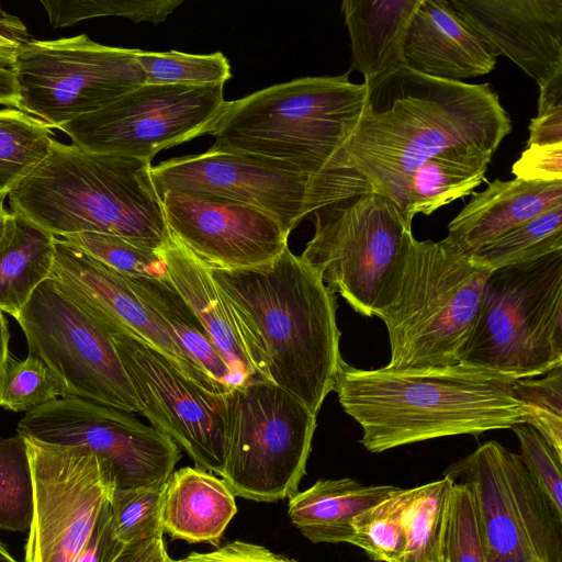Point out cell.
<instances>
[{"mask_svg": "<svg viewBox=\"0 0 562 562\" xmlns=\"http://www.w3.org/2000/svg\"><path fill=\"white\" fill-rule=\"evenodd\" d=\"M360 117L307 179L304 213L372 192L443 151L493 157L512 131L490 83L434 78L401 66L370 85Z\"/></svg>", "mask_w": 562, "mask_h": 562, "instance_id": "obj_1", "label": "cell"}, {"mask_svg": "<svg viewBox=\"0 0 562 562\" xmlns=\"http://www.w3.org/2000/svg\"><path fill=\"white\" fill-rule=\"evenodd\" d=\"M516 379L463 363L394 371L358 369L341 360L333 391L362 429L360 442L383 452L430 439L528 423L514 396Z\"/></svg>", "mask_w": 562, "mask_h": 562, "instance_id": "obj_2", "label": "cell"}, {"mask_svg": "<svg viewBox=\"0 0 562 562\" xmlns=\"http://www.w3.org/2000/svg\"><path fill=\"white\" fill-rule=\"evenodd\" d=\"M209 271L255 342L265 380L317 415L342 360L336 293L289 247L262 266Z\"/></svg>", "mask_w": 562, "mask_h": 562, "instance_id": "obj_3", "label": "cell"}, {"mask_svg": "<svg viewBox=\"0 0 562 562\" xmlns=\"http://www.w3.org/2000/svg\"><path fill=\"white\" fill-rule=\"evenodd\" d=\"M151 161L54 140L48 157L10 194L12 212L55 237L116 235L162 250L171 240Z\"/></svg>", "mask_w": 562, "mask_h": 562, "instance_id": "obj_4", "label": "cell"}, {"mask_svg": "<svg viewBox=\"0 0 562 562\" xmlns=\"http://www.w3.org/2000/svg\"><path fill=\"white\" fill-rule=\"evenodd\" d=\"M491 271L448 237L420 241L412 233L374 311L389 335L385 368L459 363Z\"/></svg>", "mask_w": 562, "mask_h": 562, "instance_id": "obj_5", "label": "cell"}, {"mask_svg": "<svg viewBox=\"0 0 562 562\" xmlns=\"http://www.w3.org/2000/svg\"><path fill=\"white\" fill-rule=\"evenodd\" d=\"M348 74L305 77L228 101L214 145L299 173L316 175L355 128L367 87Z\"/></svg>", "mask_w": 562, "mask_h": 562, "instance_id": "obj_6", "label": "cell"}, {"mask_svg": "<svg viewBox=\"0 0 562 562\" xmlns=\"http://www.w3.org/2000/svg\"><path fill=\"white\" fill-rule=\"evenodd\" d=\"M459 362L513 379L562 364V250L490 272Z\"/></svg>", "mask_w": 562, "mask_h": 562, "instance_id": "obj_7", "label": "cell"}, {"mask_svg": "<svg viewBox=\"0 0 562 562\" xmlns=\"http://www.w3.org/2000/svg\"><path fill=\"white\" fill-rule=\"evenodd\" d=\"M316 416L269 381L251 380L225 393L221 477L233 494L256 502L295 494L306 472Z\"/></svg>", "mask_w": 562, "mask_h": 562, "instance_id": "obj_8", "label": "cell"}, {"mask_svg": "<svg viewBox=\"0 0 562 562\" xmlns=\"http://www.w3.org/2000/svg\"><path fill=\"white\" fill-rule=\"evenodd\" d=\"M313 215L314 235L300 257L356 312L374 316L412 224L376 192L325 205Z\"/></svg>", "mask_w": 562, "mask_h": 562, "instance_id": "obj_9", "label": "cell"}, {"mask_svg": "<svg viewBox=\"0 0 562 562\" xmlns=\"http://www.w3.org/2000/svg\"><path fill=\"white\" fill-rule=\"evenodd\" d=\"M13 69L18 109L49 128L97 112L145 83L136 49L102 45L86 34L30 41L19 50Z\"/></svg>", "mask_w": 562, "mask_h": 562, "instance_id": "obj_10", "label": "cell"}, {"mask_svg": "<svg viewBox=\"0 0 562 562\" xmlns=\"http://www.w3.org/2000/svg\"><path fill=\"white\" fill-rule=\"evenodd\" d=\"M29 346L58 382L76 396L126 413L140 406L108 334L48 278L14 317Z\"/></svg>", "mask_w": 562, "mask_h": 562, "instance_id": "obj_11", "label": "cell"}, {"mask_svg": "<svg viewBox=\"0 0 562 562\" xmlns=\"http://www.w3.org/2000/svg\"><path fill=\"white\" fill-rule=\"evenodd\" d=\"M224 85H142L58 130L92 153L151 161L160 150L211 134L227 106Z\"/></svg>", "mask_w": 562, "mask_h": 562, "instance_id": "obj_12", "label": "cell"}, {"mask_svg": "<svg viewBox=\"0 0 562 562\" xmlns=\"http://www.w3.org/2000/svg\"><path fill=\"white\" fill-rule=\"evenodd\" d=\"M23 438L33 479L24 562H76L115 488L113 473L83 447Z\"/></svg>", "mask_w": 562, "mask_h": 562, "instance_id": "obj_13", "label": "cell"}, {"mask_svg": "<svg viewBox=\"0 0 562 562\" xmlns=\"http://www.w3.org/2000/svg\"><path fill=\"white\" fill-rule=\"evenodd\" d=\"M16 430L43 442L86 448L110 467L120 490L165 484L181 459L179 446L154 426L76 396L25 413Z\"/></svg>", "mask_w": 562, "mask_h": 562, "instance_id": "obj_14", "label": "cell"}, {"mask_svg": "<svg viewBox=\"0 0 562 562\" xmlns=\"http://www.w3.org/2000/svg\"><path fill=\"white\" fill-rule=\"evenodd\" d=\"M82 308L110 337L134 389L140 414L181 447L196 468L222 476L224 395L204 391L146 342L105 317Z\"/></svg>", "mask_w": 562, "mask_h": 562, "instance_id": "obj_15", "label": "cell"}, {"mask_svg": "<svg viewBox=\"0 0 562 562\" xmlns=\"http://www.w3.org/2000/svg\"><path fill=\"white\" fill-rule=\"evenodd\" d=\"M160 199L171 238L209 269L262 266L288 247L290 233L254 206L181 191H167Z\"/></svg>", "mask_w": 562, "mask_h": 562, "instance_id": "obj_16", "label": "cell"}, {"mask_svg": "<svg viewBox=\"0 0 562 562\" xmlns=\"http://www.w3.org/2000/svg\"><path fill=\"white\" fill-rule=\"evenodd\" d=\"M150 173L159 196L167 191L221 196L266 212L289 233L306 216L307 177L214 144L203 154L151 166Z\"/></svg>", "mask_w": 562, "mask_h": 562, "instance_id": "obj_17", "label": "cell"}, {"mask_svg": "<svg viewBox=\"0 0 562 562\" xmlns=\"http://www.w3.org/2000/svg\"><path fill=\"white\" fill-rule=\"evenodd\" d=\"M49 278L76 303L146 342L204 391L223 396L231 390L214 381L182 352L124 277L58 237L54 243Z\"/></svg>", "mask_w": 562, "mask_h": 562, "instance_id": "obj_18", "label": "cell"}, {"mask_svg": "<svg viewBox=\"0 0 562 562\" xmlns=\"http://www.w3.org/2000/svg\"><path fill=\"white\" fill-rule=\"evenodd\" d=\"M539 88L562 74V0H449Z\"/></svg>", "mask_w": 562, "mask_h": 562, "instance_id": "obj_19", "label": "cell"}, {"mask_svg": "<svg viewBox=\"0 0 562 562\" xmlns=\"http://www.w3.org/2000/svg\"><path fill=\"white\" fill-rule=\"evenodd\" d=\"M497 57L449 0H420L403 43L406 67L434 78L462 81L490 74Z\"/></svg>", "mask_w": 562, "mask_h": 562, "instance_id": "obj_20", "label": "cell"}, {"mask_svg": "<svg viewBox=\"0 0 562 562\" xmlns=\"http://www.w3.org/2000/svg\"><path fill=\"white\" fill-rule=\"evenodd\" d=\"M161 255L170 283L203 325L226 362L235 385L265 380L262 360L255 342L209 269L172 238Z\"/></svg>", "mask_w": 562, "mask_h": 562, "instance_id": "obj_21", "label": "cell"}, {"mask_svg": "<svg viewBox=\"0 0 562 562\" xmlns=\"http://www.w3.org/2000/svg\"><path fill=\"white\" fill-rule=\"evenodd\" d=\"M562 207V180L488 182L448 225V238L472 254L541 214Z\"/></svg>", "mask_w": 562, "mask_h": 562, "instance_id": "obj_22", "label": "cell"}, {"mask_svg": "<svg viewBox=\"0 0 562 562\" xmlns=\"http://www.w3.org/2000/svg\"><path fill=\"white\" fill-rule=\"evenodd\" d=\"M502 445L486 441L443 472L471 488L487 562H536L514 512L506 486Z\"/></svg>", "mask_w": 562, "mask_h": 562, "instance_id": "obj_23", "label": "cell"}, {"mask_svg": "<svg viewBox=\"0 0 562 562\" xmlns=\"http://www.w3.org/2000/svg\"><path fill=\"white\" fill-rule=\"evenodd\" d=\"M236 512L226 483L203 469L182 468L166 482L161 522L172 539L216 544Z\"/></svg>", "mask_w": 562, "mask_h": 562, "instance_id": "obj_24", "label": "cell"}, {"mask_svg": "<svg viewBox=\"0 0 562 562\" xmlns=\"http://www.w3.org/2000/svg\"><path fill=\"white\" fill-rule=\"evenodd\" d=\"M491 160V157L469 151H443L413 171L385 181L372 192L387 198L412 224L415 215H429L472 193L484 180Z\"/></svg>", "mask_w": 562, "mask_h": 562, "instance_id": "obj_25", "label": "cell"}, {"mask_svg": "<svg viewBox=\"0 0 562 562\" xmlns=\"http://www.w3.org/2000/svg\"><path fill=\"white\" fill-rule=\"evenodd\" d=\"M420 0H345L341 3L351 43L350 71L370 85L404 66L403 43Z\"/></svg>", "mask_w": 562, "mask_h": 562, "instance_id": "obj_26", "label": "cell"}, {"mask_svg": "<svg viewBox=\"0 0 562 562\" xmlns=\"http://www.w3.org/2000/svg\"><path fill=\"white\" fill-rule=\"evenodd\" d=\"M398 487L363 485L350 479L318 480L289 497L292 524L313 543H349L353 519Z\"/></svg>", "mask_w": 562, "mask_h": 562, "instance_id": "obj_27", "label": "cell"}, {"mask_svg": "<svg viewBox=\"0 0 562 562\" xmlns=\"http://www.w3.org/2000/svg\"><path fill=\"white\" fill-rule=\"evenodd\" d=\"M125 280L189 359L221 385L227 389L236 386L226 362L210 340L203 325L169 279Z\"/></svg>", "mask_w": 562, "mask_h": 562, "instance_id": "obj_28", "label": "cell"}, {"mask_svg": "<svg viewBox=\"0 0 562 562\" xmlns=\"http://www.w3.org/2000/svg\"><path fill=\"white\" fill-rule=\"evenodd\" d=\"M501 460L514 512L536 562H562V512L528 471L519 453L502 446Z\"/></svg>", "mask_w": 562, "mask_h": 562, "instance_id": "obj_29", "label": "cell"}, {"mask_svg": "<svg viewBox=\"0 0 562 562\" xmlns=\"http://www.w3.org/2000/svg\"><path fill=\"white\" fill-rule=\"evenodd\" d=\"M18 215V214H16ZM55 236L18 215L12 244L0 252V311L15 317L50 276Z\"/></svg>", "mask_w": 562, "mask_h": 562, "instance_id": "obj_30", "label": "cell"}, {"mask_svg": "<svg viewBox=\"0 0 562 562\" xmlns=\"http://www.w3.org/2000/svg\"><path fill=\"white\" fill-rule=\"evenodd\" d=\"M453 481L448 476L405 490L402 521L406 539L401 562H443Z\"/></svg>", "mask_w": 562, "mask_h": 562, "instance_id": "obj_31", "label": "cell"}, {"mask_svg": "<svg viewBox=\"0 0 562 562\" xmlns=\"http://www.w3.org/2000/svg\"><path fill=\"white\" fill-rule=\"evenodd\" d=\"M54 138L42 121L19 109H0V201L50 154Z\"/></svg>", "mask_w": 562, "mask_h": 562, "instance_id": "obj_32", "label": "cell"}, {"mask_svg": "<svg viewBox=\"0 0 562 562\" xmlns=\"http://www.w3.org/2000/svg\"><path fill=\"white\" fill-rule=\"evenodd\" d=\"M562 250V207L552 209L470 254L488 270Z\"/></svg>", "mask_w": 562, "mask_h": 562, "instance_id": "obj_33", "label": "cell"}, {"mask_svg": "<svg viewBox=\"0 0 562 562\" xmlns=\"http://www.w3.org/2000/svg\"><path fill=\"white\" fill-rule=\"evenodd\" d=\"M33 516V479L25 439H0V529L29 531Z\"/></svg>", "mask_w": 562, "mask_h": 562, "instance_id": "obj_34", "label": "cell"}, {"mask_svg": "<svg viewBox=\"0 0 562 562\" xmlns=\"http://www.w3.org/2000/svg\"><path fill=\"white\" fill-rule=\"evenodd\" d=\"M145 85L214 86L232 77L226 56L221 53L145 52L136 49Z\"/></svg>", "mask_w": 562, "mask_h": 562, "instance_id": "obj_35", "label": "cell"}, {"mask_svg": "<svg viewBox=\"0 0 562 562\" xmlns=\"http://www.w3.org/2000/svg\"><path fill=\"white\" fill-rule=\"evenodd\" d=\"M405 490L398 487L389 497L359 514L352 522L350 544L362 549L376 562H401L406 548L402 521Z\"/></svg>", "mask_w": 562, "mask_h": 562, "instance_id": "obj_36", "label": "cell"}, {"mask_svg": "<svg viewBox=\"0 0 562 562\" xmlns=\"http://www.w3.org/2000/svg\"><path fill=\"white\" fill-rule=\"evenodd\" d=\"M61 239L99 260L124 278L167 280L161 250L136 245L116 235L72 234Z\"/></svg>", "mask_w": 562, "mask_h": 562, "instance_id": "obj_37", "label": "cell"}, {"mask_svg": "<svg viewBox=\"0 0 562 562\" xmlns=\"http://www.w3.org/2000/svg\"><path fill=\"white\" fill-rule=\"evenodd\" d=\"M165 484L113 490L110 497L112 527L116 538L124 544L161 539L162 497Z\"/></svg>", "mask_w": 562, "mask_h": 562, "instance_id": "obj_38", "label": "cell"}, {"mask_svg": "<svg viewBox=\"0 0 562 562\" xmlns=\"http://www.w3.org/2000/svg\"><path fill=\"white\" fill-rule=\"evenodd\" d=\"M53 27L99 16H123L134 22L160 23L171 14L182 0H69L41 1Z\"/></svg>", "mask_w": 562, "mask_h": 562, "instance_id": "obj_39", "label": "cell"}, {"mask_svg": "<svg viewBox=\"0 0 562 562\" xmlns=\"http://www.w3.org/2000/svg\"><path fill=\"white\" fill-rule=\"evenodd\" d=\"M63 397V391L47 366L29 355L20 361L10 357L0 376V406L29 413Z\"/></svg>", "mask_w": 562, "mask_h": 562, "instance_id": "obj_40", "label": "cell"}, {"mask_svg": "<svg viewBox=\"0 0 562 562\" xmlns=\"http://www.w3.org/2000/svg\"><path fill=\"white\" fill-rule=\"evenodd\" d=\"M512 391L526 408L528 424L562 453V364L539 379H516Z\"/></svg>", "mask_w": 562, "mask_h": 562, "instance_id": "obj_41", "label": "cell"}, {"mask_svg": "<svg viewBox=\"0 0 562 562\" xmlns=\"http://www.w3.org/2000/svg\"><path fill=\"white\" fill-rule=\"evenodd\" d=\"M443 562H487L476 503L469 485L453 482Z\"/></svg>", "mask_w": 562, "mask_h": 562, "instance_id": "obj_42", "label": "cell"}, {"mask_svg": "<svg viewBox=\"0 0 562 562\" xmlns=\"http://www.w3.org/2000/svg\"><path fill=\"white\" fill-rule=\"evenodd\" d=\"M520 447V458L553 505L562 512V453L528 423L512 427Z\"/></svg>", "mask_w": 562, "mask_h": 562, "instance_id": "obj_43", "label": "cell"}, {"mask_svg": "<svg viewBox=\"0 0 562 562\" xmlns=\"http://www.w3.org/2000/svg\"><path fill=\"white\" fill-rule=\"evenodd\" d=\"M539 89L538 113L528 126L527 146L562 143V74Z\"/></svg>", "mask_w": 562, "mask_h": 562, "instance_id": "obj_44", "label": "cell"}, {"mask_svg": "<svg viewBox=\"0 0 562 562\" xmlns=\"http://www.w3.org/2000/svg\"><path fill=\"white\" fill-rule=\"evenodd\" d=\"M512 172L526 181L562 180V143L527 146Z\"/></svg>", "mask_w": 562, "mask_h": 562, "instance_id": "obj_45", "label": "cell"}, {"mask_svg": "<svg viewBox=\"0 0 562 562\" xmlns=\"http://www.w3.org/2000/svg\"><path fill=\"white\" fill-rule=\"evenodd\" d=\"M124 548L113 531L109 499L100 509L92 532L76 562H114Z\"/></svg>", "mask_w": 562, "mask_h": 562, "instance_id": "obj_46", "label": "cell"}, {"mask_svg": "<svg viewBox=\"0 0 562 562\" xmlns=\"http://www.w3.org/2000/svg\"><path fill=\"white\" fill-rule=\"evenodd\" d=\"M173 562H296L286 557L276 554L267 548L235 540L211 552H191Z\"/></svg>", "mask_w": 562, "mask_h": 562, "instance_id": "obj_47", "label": "cell"}, {"mask_svg": "<svg viewBox=\"0 0 562 562\" xmlns=\"http://www.w3.org/2000/svg\"><path fill=\"white\" fill-rule=\"evenodd\" d=\"M24 24L0 7V65L12 67L21 47L30 42Z\"/></svg>", "mask_w": 562, "mask_h": 562, "instance_id": "obj_48", "label": "cell"}, {"mask_svg": "<svg viewBox=\"0 0 562 562\" xmlns=\"http://www.w3.org/2000/svg\"><path fill=\"white\" fill-rule=\"evenodd\" d=\"M20 88L12 67L0 65V104L18 109Z\"/></svg>", "mask_w": 562, "mask_h": 562, "instance_id": "obj_49", "label": "cell"}, {"mask_svg": "<svg viewBox=\"0 0 562 562\" xmlns=\"http://www.w3.org/2000/svg\"><path fill=\"white\" fill-rule=\"evenodd\" d=\"M161 539H151L130 543L125 546L114 562H147L155 552L157 544Z\"/></svg>", "mask_w": 562, "mask_h": 562, "instance_id": "obj_50", "label": "cell"}, {"mask_svg": "<svg viewBox=\"0 0 562 562\" xmlns=\"http://www.w3.org/2000/svg\"><path fill=\"white\" fill-rule=\"evenodd\" d=\"M18 228V215L8 212L0 201V252L5 250L13 241Z\"/></svg>", "mask_w": 562, "mask_h": 562, "instance_id": "obj_51", "label": "cell"}, {"mask_svg": "<svg viewBox=\"0 0 562 562\" xmlns=\"http://www.w3.org/2000/svg\"><path fill=\"white\" fill-rule=\"evenodd\" d=\"M10 333L3 313L0 311V376L10 359L9 350Z\"/></svg>", "mask_w": 562, "mask_h": 562, "instance_id": "obj_52", "label": "cell"}, {"mask_svg": "<svg viewBox=\"0 0 562 562\" xmlns=\"http://www.w3.org/2000/svg\"><path fill=\"white\" fill-rule=\"evenodd\" d=\"M147 562H173L168 555L164 540H159L157 548Z\"/></svg>", "mask_w": 562, "mask_h": 562, "instance_id": "obj_53", "label": "cell"}, {"mask_svg": "<svg viewBox=\"0 0 562 562\" xmlns=\"http://www.w3.org/2000/svg\"><path fill=\"white\" fill-rule=\"evenodd\" d=\"M0 562H18L0 541Z\"/></svg>", "mask_w": 562, "mask_h": 562, "instance_id": "obj_54", "label": "cell"}]
</instances>
